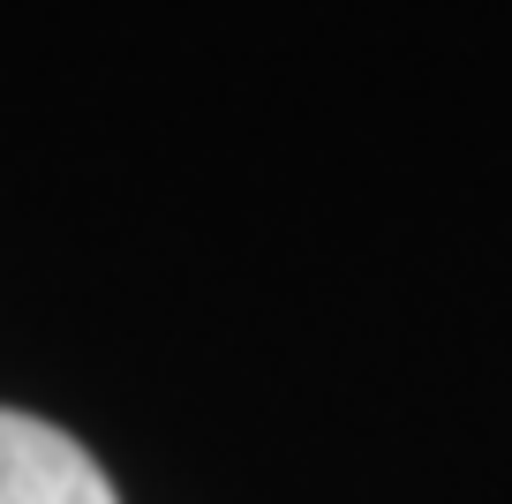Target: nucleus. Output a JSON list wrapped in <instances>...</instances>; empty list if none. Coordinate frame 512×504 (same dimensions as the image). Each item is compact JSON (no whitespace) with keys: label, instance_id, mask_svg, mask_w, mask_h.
<instances>
[{"label":"nucleus","instance_id":"obj_1","mask_svg":"<svg viewBox=\"0 0 512 504\" xmlns=\"http://www.w3.org/2000/svg\"><path fill=\"white\" fill-rule=\"evenodd\" d=\"M0 504H113V482L76 437L0 407Z\"/></svg>","mask_w":512,"mask_h":504}]
</instances>
